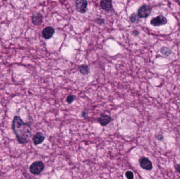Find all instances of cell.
I'll return each instance as SVG.
<instances>
[{"label": "cell", "instance_id": "1", "mask_svg": "<svg viewBox=\"0 0 180 179\" xmlns=\"http://www.w3.org/2000/svg\"><path fill=\"white\" fill-rule=\"evenodd\" d=\"M12 129L20 143L24 144L28 142L31 136V128L28 123L15 116L13 120Z\"/></svg>", "mask_w": 180, "mask_h": 179}, {"label": "cell", "instance_id": "2", "mask_svg": "<svg viewBox=\"0 0 180 179\" xmlns=\"http://www.w3.org/2000/svg\"><path fill=\"white\" fill-rule=\"evenodd\" d=\"M44 168V165L41 161H36L33 163L30 168V172L33 174H39Z\"/></svg>", "mask_w": 180, "mask_h": 179}, {"label": "cell", "instance_id": "3", "mask_svg": "<svg viewBox=\"0 0 180 179\" xmlns=\"http://www.w3.org/2000/svg\"><path fill=\"white\" fill-rule=\"evenodd\" d=\"M151 12V8L147 5H143L139 8L138 15L139 18H146L148 17Z\"/></svg>", "mask_w": 180, "mask_h": 179}, {"label": "cell", "instance_id": "4", "mask_svg": "<svg viewBox=\"0 0 180 179\" xmlns=\"http://www.w3.org/2000/svg\"><path fill=\"white\" fill-rule=\"evenodd\" d=\"M88 1L85 0H78L76 1L75 6L76 8V10L81 13H85L87 11L88 7Z\"/></svg>", "mask_w": 180, "mask_h": 179}, {"label": "cell", "instance_id": "5", "mask_svg": "<svg viewBox=\"0 0 180 179\" xmlns=\"http://www.w3.org/2000/svg\"><path fill=\"white\" fill-rule=\"evenodd\" d=\"M167 19L162 15H159L156 18H153L151 21V24L154 26H159L164 25L167 23Z\"/></svg>", "mask_w": 180, "mask_h": 179}, {"label": "cell", "instance_id": "6", "mask_svg": "<svg viewBox=\"0 0 180 179\" xmlns=\"http://www.w3.org/2000/svg\"><path fill=\"white\" fill-rule=\"evenodd\" d=\"M140 163L142 168L146 170H150L152 168V162L148 158L143 157L140 160Z\"/></svg>", "mask_w": 180, "mask_h": 179}, {"label": "cell", "instance_id": "7", "mask_svg": "<svg viewBox=\"0 0 180 179\" xmlns=\"http://www.w3.org/2000/svg\"><path fill=\"white\" fill-rule=\"evenodd\" d=\"M55 32L54 28L52 27L48 26L44 28L42 31L43 37L46 39H50L52 36Z\"/></svg>", "mask_w": 180, "mask_h": 179}, {"label": "cell", "instance_id": "8", "mask_svg": "<svg viewBox=\"0 0 180 179\" xmlns=\"http://www.w3.org/2000/svg\"><path fill=\"white\" fill-rule=\"evenodd\" d=\"M100 6L105 11H111L113 9L112 2L109 0H103L100 2Z\"/></svg>", "mask_w": 180, "mask_h": 179}, {"label": "cell", "instance_id": "9", "mask_svg": "<svg viewBox=\"0 0 180 179\" xmlns=\"http://www.w3.org/2000/svg\"><path fill=\"white\" fill-rule=\"evenodd\" d=\"M33 23L35 25L41 24L43 22L42 15L39 13H36L33 15L32 17Z\"/></svg>", "mask_w": 180, "mask_h": 179}, {"label": "cell", "instance_id": "10", "mask_svg": "<svg viewBox=\"0 0 180 179\" xmlns=\"http://www.w3.org/2000/svg\"><path fill=\"white\" fill-rule=\"evenodd\" d=\"M111 121V117L106 115H102L98 119L99 123L103 126H105L109 123Z\"/></svg>", "mask_w": 180, "mask_h": 179}, {"label": "cell", "instance_id": "11", "mask_svg": "<svg viewBox=\"0 0 180 179\" xmlns=\"http://www.w3.org/2000/svg\"><path fill=\"white\" fill-rule=\"evenodd\" d=\"M44 140V137L42 134L41 132H38L33 138V143L36 145L40 144Z\"/></svg>", "mask_w": 180, "mask_h": 179}, {"label": "cell", "instance_id": "12", "mask_svg": "<svg viewBox=\"0 0 180 179\" xmlns=\"http://www.w3.org/2000/svg\"><path fill=\"white\" fill-rule=\"evenodd\" d=\"M78 70L81 74L84 75H86L90 73V68L86 65H82L78 67Z\"/></svg>", "mask_w": 180, "mask_h": 179}, {"label": "cell", "instance_id": "13", "mask_svg": "<svg viewBox=\"0 0 180 179\" xmlns=\"http://www.w3.org/2000/svg\"><path fill=\"white\" fill-rule=\"evenodd\" d=\"M130 20L131 22L133 23H136L140 21L138 15H136L135 13L131 14V16L130 17Z\"/></svg>", "mask_w": 180, "mask_h": 179}, {"label": "cell", "instance_id": "14", "mask_svg": "<svg viewBox=\"0 0 180 179\" xmlns=\"http://www.w3.org/2000/svg\"><path fill=\"white\" fill-rule=\"evenodd\" d=\"M161 53L165 55H169V54L171 53V50L169 48L166 47H164L161 49Z\"/></svg>", "mask_w": 180, "mask_h": 179}, {"label": "cell", "instance_id": "15", "mask_svg": "<svg viewBox=\"0 0 180 179\" xmlns=\"http://www.w3.org/2000/svg\"><path fill=\"white\" fill-rule=\"evenodd\" d=\"M125 176L127 179H133L134 174L131 171H127L125 173Z\"/></svg>", "mask_w": 180, "mask_h": 179}, {"label": "cell", "instance_id": "16", "mask_svg": "<svg viewBox=\"0 0 180 179\" xmlns=\"http://www.w3.org/2000/svg\"><path fill=\"white\" fill-rule=\"evenodd\" d=\"M75 97L73 95L69 96L67 98V101L69 104H71L72 102L74 101Z\"/></svg>", "mask_w": 180, "mask_h": 179}, {"label": "cell", "instance_id": "17", "mask_svg": "<svg viewBox=\"0 0 180 179\" xmlns=\"http://www.w3.org/2000/svg\"><path fill=\"white\" fill-rule=\"evenodd\" d=\"M96 21H98V23L100 24H102L104 23V20L103 19H101V18H98Z\"/></svg>", "mask_w": 180, "mask_h": 179}, {"label": "cell", "instance_id": "18", "mask_svg": "<svg viewBox=\"0 0 180 179\" xmlns=\"http://www.w3.org/2000/svg\"><path fill=\"white\" fill-rule=\"evenodd\" d=\"M176 169H177V171L180 174V165H177L176 166Z\"/></svg>", "mask_w": 180, "mask_h": 179}, {"label": "cell", "instance_id": "19", "mask_svg": "<svg viewBox=\"0 0 180 179\" xmlns=\"http://www.w3.org/2000/svg\"><path fill=\"white\" fill-rule=\"evenodd\" d=\"M138 33H138V32L137 31H133V34L135 35V36H137V35H138Z\"/></svg>", "mask_w": 180, "mask_h": 179}]
</instances>
